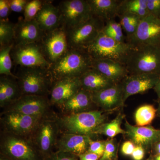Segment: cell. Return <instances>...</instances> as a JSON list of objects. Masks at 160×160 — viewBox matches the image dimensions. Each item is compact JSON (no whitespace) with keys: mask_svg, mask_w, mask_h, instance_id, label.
<instances>
[{"mask_svg":"<svg viewBox=\"0 0 160 160\" xmlns=\"http://www.w3.org/2000/svg\"><path fill=\"white\" fill-rule=\"evenodd\" d=\"M102 110H91L79 113L56 115L60 133L82 135L92 138L96 137L99 127L106 122L107 117Z\"/></svg>","mask_w":160,"mask_h":160,"instance_id":"1","label":"cell"},{"mask_svg":"<svg viewBox=\"0 0 160 160\" xmlns=\"http://www.w3.org/2000/svg\"><path fill=\"white\" fill-rule=\"evenodd\" d=\"M92 59L82 49H69L47 69L52 82L67 78H79L91 68Z\"/></svg>","mask_w":160,"mask_h":160,"instance_id":"2","label":"cell"},{"mask_svg":"<svg viewBox=\"0 0 160 160\" xmlns=\"http://www.w3.org/2000/svg\"><path fill=\"white\" fill-rule=\"evenodd\" d=\"M132 48L129 43L120 42L101 32L95 39L82 49L92 59L111 60L125 66Z\"/></svg>","mask_w":160,"mask_h":160,"instance_id":"3","label":"cell"},{"mask_svg":"<svg viewBox=\"0 0 160 160\" xmlns=\"http://www.w3.org/2000/svg\"><path fill=\"white\" fill-rule=\"evenodd\" d=\"M129 74L160 75V46L133 47L125 64Z\"/></svg>","mask_w":160,"mask_h":160,"instance_id":"4","label":"cell"},{"mask_svg":"<svg viewBox=\"0 0 160 160\" xmlns=\"http://www.w3.org/2000/svg\"><path fill=\"white\" fill-rule=\"evenodd\" d=\"M16 76L22 95H49L52 82L47 69L21 67Z\"/></svg>","mask_w":160,"mask_h":160,"instance_id":"5","label":"cell"},{"mask_svg":"<svg viewBox=\"0 0 160 160\" xmlns=\"http://www.w3.org/2000/svg\"><path fill=\"white\" fill-rule=\"evenodd\" d=\"M0 154L10 160H42L30 138L2 132Z\"/></svg>","mask_w":160,"mask_h":160,"instance_id":"6","label":"cell"},{"mask_svg":"<svg viewBox=\"0 0 160 160\" xmlns=\"http://www.w3.org/2000/svg\"><path fill=\"white\" fill-rule=\"evenodd\" d=\"M56 116L43 118L30 137L42 159L51 154L56 148L60 133Z\"/></svg>","mask_w":160,"mask_h":160,"instance_id":"7","label":"cell"},{"mask_svg":"<svg viewBox=\"0 0 160 160\" xmlns=\"http://www.w3.org/2000/svg\"><path fill=\"white\" fill-rule=\"evenodd\" d=\"M51 106L48 96L22 95L4 108L2 112H15L44 118L55 115L50 110Z\"/></svg>","mask_w":160,"mask_h":160,"instance_id":"8","label":"cell"},{"mask_svg":"<svg viewBox=\"0 0 160 160\" xmlns=\"http://www.w3.org/2000/svg\"><path fill=\"white\" fill-rule=\"evenodd\" d=\"M10 55L15 65L21 67L48 69L50 66L43 54L40 42L14 44Z\"/></svg>","mask_w":160,"mask_h":160,"instance_id":"9","label":"cell"},{"mask_svg":"<svg viewBox=\"0 0 160 160\" xmlns=\"http://www.w3.org/2000/svg\"><path fill=\"white\" fill-rule=\"evenodd\" d=\"M105 25L102 20L92 16L82 24L66 30L69 49H82L96 38Z\"/></svg>","mask_w":160,"mask_h":160,"instance_id":"10","label":"cell"},{"mask_svg":"<svg viewBox=\"0 0 160 160\" xmlns=\"http://www.w3.org/2000/svg\"><path fill=\"white\" fill-rule=\"evenodd\" d=\"M43 118L20 112H2L1 123L3 132L30 138Z\"/></svg>","mask_w":160,"mask_h":160,"instance_id":"11","label":"cell"},{"mask_svg":"<svg viewBox=\"0 0 160 160\" xmlns=\"http://www.w3.org/2000/svg\"><path fill=\"white\" fill-rule=\"evenodd\" d=\"M58 7L61 13V26L66 31L82 24L92 17L87 0H65Z\"/></svg>","mask_w":160,"mask_h":160,"instance_id":"12","label":"cell"},{"mask_svg":"<svg viewBox=\"0 0 160 160\" xmlns=\"http://www.w3.org/2000/svg\"><path fill=\"white\" fill-rule=\"evenodd\" d=\"M132 47L160 46V18L148 15L141 19L134 35L126 40Z\"/></svg>","mask_w":160,"mask_h":160,"instance_id":"13","label":"cell"},{"mask_svg":"<svg viewBox=\"0 0 160 160\" xmlns=\"http://www.w3.org/2000/svg\"><path fill=\"white\" fill-rule=\"evenodd\" d=\"M40 43L43 54L50 64L58 59L69 49L66 30L61 26L45 32Z\"/></svg>","mask_w":160,"mask_h":160,"instance_id":"14","label":"cell"},{"mask_svg":"<svg viewBox=\"0 0 160 160\" xmlns=\"http://www.w3.org/2000/svg\"><path fill=\"white\" fill-rule=\"evenodd\" d=\"M160 76L154 74H129L127 76L120 82L125 103L131 96L142 94L153 89Z\"/></svg>","mask_w":160,"mask_h":160,"instance_id":"15","label":"cell"},{"mask_svg":"<svg viewBox=\"0 0 160 160\" xmlns=\"http://www.w3.org/2000/svg\"><path fill=\"white\" fill-rule=\"evenodd\" d=\"M125 126L126 135L129 141L145 150H149L160 141V129L151 126H132L126 119Z\"/></svg>","mask_w":160,"mask_h":160,"instance_id":"16","label":"cell"},{"mask_svg":"<svg viewBox=\"0 0 160 160\" xmlns=\"http://www.w3.org/2000/svg\"><path fill=\"white\" fill-rule=\"evenodd\" d=\"M92 94L95 105L104 112L116 110L123 107L125 104L120 82Z\"/></svg>","mask_w":160,"mask_h":160,"instance_id":"17","label":"cell"},{"mask_svg":"<svg viewBox=\"0 0 160 160\" xmlns=\"http://www.w3.org/2000/svg\"><path fill=\"white\" fill-rule=\"evenodd\" d=\"M81 88L79 78H67L53 82L49 94L51 106L59 107Z\"/></svg>","mask_w":160,"mask_h":160,"instance_id":"18","label":"cell"},{"mask_svg":"<svg viewBox=\"0 0 160 160\" xmlns=\"http://www.w3.org/2000/svg\"><path fill=\"white\" fill-rule=\"evenodd\" d=\"M45 34L34 19L26 21L20 18L15 24L14 44L40 42Z\"/></svg>","mask_w":160,"mask_h":160,"instance_id":"19","label":"cell"},{"mask_svg":"<svg viewBox=\"0 0 160 160\" xmlns=\"http://www.w3.org/2000/svg\"><path fill=\"white\" fill-rule=\"evenodd\" d=\"M56 148L57 151L69 152L77 156L87 152L92 140L88 136L60 133Z\"/></svg>","mask_w":160,"mask_h":160,"instance_id":"20","label":"cell"},{"mask_svg":"<svg viewBox=\"0 0 160 160\" xmlns=\"http://www.w3.org/2000/svg\"><path fill=\"white\" fill-rule=\"evenodd\" d=\"M40 28L44 32L52 31L61 26V13L58 7L52 1H44L41 10L35 18Z\"/></svg>","mask_w":160,"mask_h":160,"instance_id":"21","label":"cell"},{"mask_svg":"<svg viewBox=\"0 0 160 160\" xmlns=\"http://www.w3.org/2000/svg\"><path fill=\"white\" fill-rule=\"evenodd\" d=\"M91 92L82 89L60 106L63 114H72L95 110Z\"/></svg>","mask_w":160,"mask_h":160,"instance_id":"22","label":"cell"},{"mask_svg":"<svg viewBox=\"0 0 160 160\" xmlns=\"http://www.w3.org/2000/svg\"><path fill=\"white\" fill-rule=\"evenodd\" d=\"M91 68L98 70L116 84L121 82L129 75L125 65L111 60L92 59Z\"/></svg>","mask_w":160,"mask_h":160,"instance_id":"23","label":"cell"},{"mask_svg":"<svg viewBox=\"0 0 160 160\" xmlns=\"http://www.w3.org/2000/svg\"><path fill=\"white\" fill-rule=\"evenodd\" d=\"M92 16L102 20L106 23L115 19L118 15L122 0H87Z\"/></svg>","mask_w":160,"mask_h":160,"instance_id":"24","label":"cell"},{"mask_svg":"<svg viewBox=\"0 0 160 160\" xmlns=\"http://www.w3.org/2000/svg\"><path fill=\"white\" fill-rule=\"evenodd\" d=\"M82 89L93 93L107 89L116 83L96 69H89L79 78Z\"/></svg>","mask_w":160,"mask_h":160,"instance_id":"25","label":"cell"},{"mask_svg":"<svg viewBox=\"0 0 160 160\" xmlns=\"http://www.w3.org/2000/svg\"><path fill=\"white\" fill-rule=\"evenodd\" d=\"M125 115L122 112H119L116 117L109 122H105L101 125L95 132V135H104L109 138H113L119 134H126V130L121 127Z\"/></svg>","mask_w":160,"mask_h":160,"instance_id":"26","label":"cell"},{"mask_svg":"<svg viewBox=\"0 0 160 160\" xmlns=\"http://www.w3.org/2000/svg\"><path fill=\"white\" fill-rule=\"evenodd\" d=\"M147 2V0H122L118 15L126 12L135 15L141 19L145 18L149 15Z\"/></svg>","mask_w":160,"mask_h":160,"instance_id":"27","label":"cell"},{"mask_svg":"<svg viewBox=\"0 0 160 160\" xmlns=\"http://www.w3.org/2000/svg\"><path fill=\"white\" fill-rule=\"evenodd\" d=\"M157 113V109L152 105L145 104L140 106L135 112L134 118L136 126H145L152 122Z\"/></svg>","mask_w":160,"mask_h":160,"instance_id":"28","label":"cell"},{"mask_svg":"<svg viewBox=\"0 0 160 160\" xmlns=\"http://www.w3.org/2000/svg\"><path fill=\"white\" fill-rule=\"evenodd\" d=\"M0 82L2 83L5 88L7 98V106L22 96L16 79L10 77L2 76L0 78Z\"/></svg>","mask_w":160,"mask_h":160,"instance_id":"29","label":"cell"},{"mask_svg":"<svg viewBox=\"0 0 160 160\" xmlns=\"http://www.w3.org/2000/svg\"><path fill=\"white\" fill-rule=\"evenodd\" d=\"M14 44L10 46L1 47L0 49V74L17 79L16 75L12 72V59L10 52Z\"/></svg>","mask_w":160,"mask_h":160,"instance_id":"30","label":"cell"},{"mask_svg":"<svg viewBox=\"0 0 160 160\" xmlns=\"http://www.w3.org/2000/svg\"><path fill=\"white\" fill-rule=\"evenodd\" d=\"M120 24L127 34V39L134 35L139 24L141 18L131 13H122L119 15Z\"/></svg>","mask_w":160,"mask_h":160,"instance_id":"31","label":"cell"},{"mask_svg":"<svg viewBox=\"0 0 160 160\" xmlns=\"http://www.w3.org/2000/svg\"><path fill=\"white\" fill-rule=\"evenodd\" d=\"M15 24L9 20H0L1 47L14 44Z\"/></svg>","mask_w":160,"mask_h":160,"instance_id":"32","label":"cell"},{"mask_svg":"<svg viewBox=\"0 0 160 160\" xmlns=\"http://www.w3.org/2000/svg\"><path fill=\"white\" fill-rule=\"evenodd\" d=\"M44 1L32 0L29 1L24 11V19L29 21L34 19L38 12L41 10Z\"/></svg>","mask_w":160,"mask_h":160,"instance_id":"33","label":"cell"},{"mask_svg":"<svg viewBox=\"0 0 160 160\" xmlns=\"http://www.w3.org/2000/svg\"><path fill=\"white\" fill-rule=\"evenodd\" d=\"M116 141L113 138H109L105 141V148L104 153L99 160H112L117 151Z\"/></svg>","mask_w":160,"mask_h":160,"instance_id":"34","label":"cell"},{"mask_svg":"<svg viewBox=\"0 0 160 160\" xmlns=\"http://www.w3.org/2000/svg\"><path fill=\"white\" fill-rule=\"evenodd\" d=\"M102 31L111 32L126 41L127 40V38L123 34L122 27L121 24L118 22L115 19L106 22Z\"/></svg>","mask_w":160,"mask_h":160,"instance_id":"35","label":"cell"},{"mask_svg":"<svg viewBox=\"0 0 160 160\" xmlns=\"http://www.w3.org/2000/svg\"><path fill=\"white\" fill-rule=\"evenodd\" d=\"M42 160H79L78 156L69 152L56 151Z\"/></svg>","mask_w":160,"mask_h":160,"instance_id":"36","label":"cell"},{"mask_svg":"<svg viewBox=\"0 0 160 160\" xmlns=\"http://www.w3.org/2000/svg\"><path fill=\"white\" fill-rule=\"evenodd\" d=\"M105 148V141L92 140L87 152H92L102 157Z\"/></svg>","mask_w":160,"mask_h":160,"instance_id":"37","label":"cell"},{"mask_svg":"<svg viewBox=\"0 0 160 160\" xmlns=\"http://www.w3.org/2000/svg\"><path fill=\"white\" fill-rule=\"evenodd\" d=\"M147 8L149 15L160 18V0H147Z\"/></svg>","mask_w":160,"mask_h":160,"instance_id":"38","label":"cell"},{"mask_svg":"<svg viewBox=\"0 0 160 160\" xmlns=\"http://www.w3.org/2000/svg\"><path fill=\"white\" fill-rule=\"evenodd\" d=\"M29 1L28 0H9L11 11L18 13L24 12L25 7Z\"/></svg>","mask_w":160,"mask_h":160,"instance_id":"39","label":"cell"},{"mask_svg":"<svg viewBox=\"0 0 160 160\" xmlns=\"http://www.w3.org/2000/svg\"><path fill=\"white\" fill-rule=\"evenodd\" d=\"M11 11L9 0H0L1 20H8V16Z\"/></svg>","mask_w":160,"mask_h":160,"instance_id":"40","label":"cell"},{"mask_svg":"<svg viewBox=\"0 0 160 160\" xmlns=\"http://www.w3.org/2000/svg\"><path fill=\"white\" fill-rule=\"evenodd\" d=\"M135 145L130 141L124 142L121 147V151L124 155L131 156L134 150Z\"/></svg>","mask_w":160,"mask_h":160,"instance_id":"41","label":"cell"},{"mask_svg":"<svg viewBox=\"0 0 160 160\" xmlns=\"http://www.w3.org/2000/svg\"><path fill=\"white\" fill-rule=\"evenodd\" d=\"M145 150L140 146H136L131 156L133 160H142L144 157Z\"/></svg>","mask_w":160,"mask_h":160,"instance_id":"42","label":"cell"},{"mask_svg":"<svg viewBox=\"0 0 160 160\" xmlns=\"http://www.w3.org/2000/svg\"><path fill=\"white\" fill-rule=\"evenodd\" d=\"M79 160H99L100 158L98 155L92 152H86L78 156Z\"/></svg>","mask_w":160,"mask_h":160,"instance_id":"43","label":"cell"},{"mask_svg":"<svg viewBox=\"0 0 160 160\" xmlns=\"http://www.w3.org/2000/svg\"><path fill=\"white\" fill-rule=\"evenodd\" d=\"M153 89H154L155 92H156L159 99L160 100V76L159 78L158 81L156 86L153 88Z\"/></svg>","mask_w":160,"mask_h":160,"instance_id":"44","label":"cell"},{"mask_svg":"<svg viewBox=\"0 0 160 160\" xmlns=\"http://www.w3.org/2000/svg\"><path fill=\"white\" fill-rule=\"evenodd\" d=\"M153 148H154L156 155L160 154V141L155 144V145L153 146Z\"/></svg>","mask_w":160,"mask_h":160,"instance_id":"45","label":"cell"},{"mask_svg":"<svg viewBox=\"0 0 160 160\" xmlns=\"http://www.w3.org/2000/svg\"><path fill=\"white\" fill-rule=\"evenodd\" d=\"M0 160H10L9 158L6 157L3 154H0Z\"/></svg>","mask_w":160,"mask_h":160,"instance_id":"46","label":"cell"},{"mask_svg":"<svg viewBox=\"0 0 160 160\" xmlns=\"http://www.w3.org/2000/svg\"><path fill=\"white\" fill-rule=\"evenodd\" d=\"M158 116L160 118V100L159 102L158 106L157 109V113Z\"/></svg>","mask_w":160,"mask_h":160,"instance_id":"47","label":"cell"},{"mask_svg":"<svg viewBox=\"0 0 160 160\" xmlns=\"http://www.w3.org/2000/svg\"><path fill=\"white\" fill-rule=\"evenodd\" d=\"M153 160H160V154H156L153 158Z\"/></svg>","mask_w":160,"mask_h":160,"instance_id":"48","label":"cell"},{"mask_svg":"<svg viewBox=\"0 0 160 160\" xmlns=\"http://www.w3.org/2000/svg\"><path fill=\"white\" fill-rule=\"evenodd\" d=\"M146 160H152L151 159H148Z\"/></svg>","mask_w":160,"mask_h":160,"instance_id":"49","label":"cell"},{"mask_svg":"<svg viewBox=\"0 0 160 160\" xmlns=\"http://www.w3.org/2000/svg\"><path fill=\"white\" fill-rule=\"evenodd\" d=\"M116 160V159H113V160Z\"/></svg>","mask_w":160,"mask_h":160,"instance_id":"50","label":"cell"}]
</instances>
